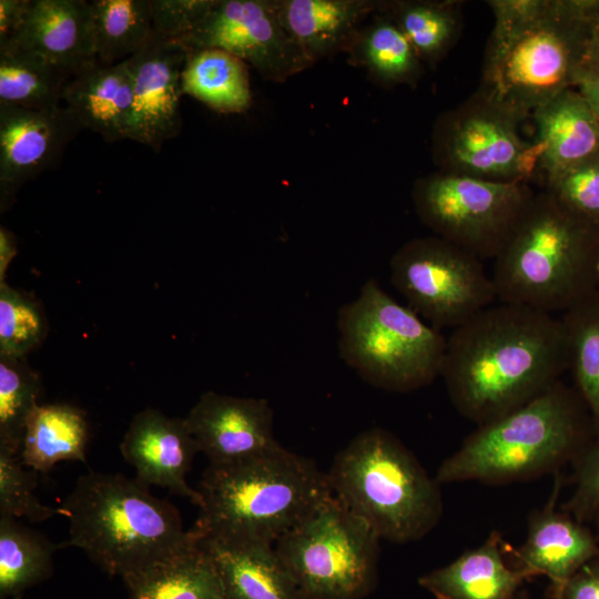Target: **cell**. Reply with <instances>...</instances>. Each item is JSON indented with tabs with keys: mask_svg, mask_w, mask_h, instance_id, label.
Masks as SVG:
<instances>
[{
	"mask_svg": "<svg viewBox=\"0 0 599 599\" xmlns=\"http://www.w3.org/2000/svg\"><path fill=\"white\" fill-rule=\"evenodd\" d=\"M568 368L561 318L500 303L453 329L440 376L457 412L479 426L527 404Z\"/></svg>",
	"mask_w": 599,
	"mask_h": 599,
	"instance_id": "6da1fadb",
	"label": "cell"
},
{
	"mask_svg": "<svg viewBox=\"0 0 599 599\" xmlns=\"http://www.w3.org/2000/svg\"><path fill=\"white\" fill-rule=\"evenodd\" d=\"M480 95L519 121L573 85L599 1L491 0Z\"/></svg>",
	"mask_w": 599,
	"mask_h": 599,
	"instance_id": "7a4b0ae2",
	"label": "cell"
},
{
	"mask_svg": "<svg viewBox=\"0 0 599 599\" xmlns=\"http://www.w3.org/2000/svg\"><path fill=\"white\" fill-rule=\"evenodd\" d=\"M62 509L69 519V539L59 547L83 550L125 582L202 540L195 529L184 528L171 502L122 474L81 475Z\"/></svg>",
	"mask_w": 599,
	"mask_h": 599,
	"instance_id": "3957f363",
	"label": "cell"
},
{
	"mask_svg": "<svg viewBox=\"0 0 599 599\" xmlns=\"http://www.w3.org/2000/svg\"><path fill=\"white\" fill-rule=\"evenodd\" d=\"M195 529L202 540L274 545L332 494L327 473L282 445L261 456L209 465Z\"/></svg>",
	"mask_w": 599,
	"mask_h": 599,
	"instance_id": "277c9868",
	"label": "cell"
},
{
	"mask_svg": "<svg viewBox=\"0 0 599 599\" xmlns=\"http://www.w3.org/2000/svg\"><path fill=\"white\" fill-rule=\"evenodd\" d=\"M595 437L577 390L561 380L521 407L479 425L439 466L441 484H506L536 478L577 458Z\"/></svg>",
	"mask_w": 599,
	"mask_h": 599,
	"instance_id": "5b68a950",
	"label": "cell"
},
{
	"mask_svg": "<svg viewBox=\"0 0 599 599\" xmlns=\"http://www.w3.org/2000/svg\"><path fill=\"white\" fill-rule=\"evenodd\" d=\"M497 300L565 313L599 285V226L544 192L495 258Z\"/></svg>",
	"mask_w": 599,
	"mask_h": 599,
	"instance_id": "8992f818",
	"label": "cell"
},
{
	"mask_svg": "<svg viewBox=\"0 0 599 599\" xmlns=\"http://www.w3.org/2000/svg\"><path fill=\"white\" fill-rule=\"evenodd\" d=\"M327 476L333 495L380 539L419 540L441 518L440 484L383 428L355 436L336 455Z\"/></svg>",
	"mask_w": 599,
	"mask_h": 599,
	"instance_id": "52a82bcc",
	"label": "cell"
},
{
	"mask_svg": "<svg viewBox=\"0 0 599 599\" xmlns=\"http://www.w3.org/2000/svg\"><path fill=\"white\" fill-rule=\"evenodd\" d=\"M341 358L368 384L407 393L440 376L447 338L367 280L337 314Z\"/></svg>",
	"mask_w": 599,
	"mask_h": 599,
	"instance_id": "ba28073f",
	"label": "cell"
},
{
	"mask_svg": "<svg viewBox=\"0 0 599 599\" xmlns=\"http://www.w3.org/2000/svg\"><path fill=\"white\" fill-rule=\"evenodd\" d=\"M379 540L332 493L274 548L302 599H363L376 586Z\"/></svg>",
	"mask_w": 599,
	"mask_h": 599,
	"instance_id": "9c48e42d",
	"label": "cell"
},
{
	"mask_svg": "<svg viewBox=\"0 0 599 599\" xmlns=\"http://www.w3.org/2000/svg\"><path fill=\"white\" fill-rule=\"evenodd\" d=\"M532 199L524 182L446 172L419 180L413 190L422 222L480 260L498 256Z\"/></svg>",
	"mask_w": 599,
	"mask_h": 599,
	"instance_id": "30bf717a",
	"label": "cell"
},
{
	"mask_svg": "<svg viewBox=\"0 0 599 599\" xmlns=\"http://www.w3.org/2000/svg\"><path fill=\"white\" fill-rule=\"evenodd\" d=\"M389 267L408 306L439 331L460 326L497 300L481 260L439 236L408 241Z\"/></svg>",
	"mask_w": 599,
	"mask_h": 599,
	"instance_id": "8fae6325",
	"label": "cell"
},
{
	"mask_svg": "<svg viewBox=\"0 0 599 599\" xmlns=\"http://www.w3.org/2000/svg\"><path fill=\"white\" fill-rule=\"evenodd\" d=\"M519 120L480 94L446 116L435 134L444 172L496 182H525L539 162V146L518 133Z\"/></svg>",
	"mask_w": 599,
	"mask_h": 599,
	"instance_id": "7c38bea8",
	"label": "cell"
},
{
	"mask_svg": "<svg viewBox=\"0 0 599 599\" xmlns=\"http://www.w3.org/2000/svg\"><path fill=\"white\" fill-rule=\"evenodd\" d=\"M177 42L189 51L224 50L276 83L314 65L280 22L274 0H214L202 22Z\"/></svg>",
	"mask_w": 599,
	"mask_h": 599,
	"instance_id": "4fadbf2b",
	"label": "cell"
},
{
	"mask_svg": "<svg viewBox=\"0 0 599 599\" xmlns=\"http://www.w3.org/2000/svg\"><path fill=\"white\" fill-rule=\"evenodd\" d=\"M83 130L68 106L34 110L0 104V209L7 210L28 181L58 165Z\"/></svg>",
	"mask_w": 599,
	"mask_h": 599,
	"instance_id": "5bb4252c",
	"label": "cell"
},
{
	"mask_svg": "<svg viewBox=\"0 0 599 599\" xmlns=\"http://www.w3.org/2000/svg\"><path fill=\"white\" fill-rule=\"evenodd\" d=\"M187 54L180 42L154 37L126 60L133 88L130 140L154 152L181 132V74Z\"/></svg>",
	"mask_w": 599,
	"mask_h": 599,
	"instance_id": "9a60e30c",
	"label": "cell"
},
{
	"mask_svg": "<svg viewBox=\"0 0 599 599\" xmlns=\"http://www.w3.org/2000/svg\"><path fill=\"white\" fill-rule=\"evenodd\" d=\"M184 419L211 465L254 458L281 445L273 433V409L264 398L209 390Z\"/></svg>",
	"mask_w": 599,
	"mask_h": 599,
	"instance_id": "2e32d148",
	"label": "cell"
},
{
	"mask_svg": "<svg viewBox=\"0 0 599 599\" xmlns=\"http://www.w3.org/2000/svg\"><path fill=\"white\" fill-rule=\"evenodd\" d=\"M120 450L136 473V480L149 487L165 488L195 506L202 496L186 483V475L200 448L184 418H172L154 408L138 413L120 444Z\"/></svg>",
	"mask_w": 599,
	"mask_h": 599,
	"instance_id": "e0dca14e",
	"label": "cell"
},
{
	"mask_svg": "<svg viewBox=\"0 0 599 599\" xmlns=\"http://www.w3.org/2000/svg\"><path fill=\"white\" fill-rule=\"evenodd\" d=\"M557 488L551 500L529 518L525 544L516 551L518 568L531 577L550 580V596L561 599L568 580L599 555L595 536L582 522L555 509Z\"/></svg>",
	"mask_w": 599,
	"mask_h": 599,
	"instance_id": "ac0fdd59",
	"label": "cell"
},
{
	"mask_svg": "<svg viewBox=\"0 0 599 599\" xmlns=\"http://www.w3.org/2000/svg\"><path fill=\"white\" fill-rule=\"evenodd\" d=\"M71 77L98 62L91 1L31 0L16 40Z\"/></svg>",
	"mask_w": 599,
	"mask_h": 599,
	"instance_id": "d6986e66",
	"label": "cell"
},
{
	"mask_svg": "<svg viewBox=\"0 0 599 599\" xmlns=\"http://www.w3.org/2000/svg\"><path fill=\"white\" fill-rule=\"evenodd\" d=\"M379 3L372 0H274L280 22L313 64L346 51Z\"/></svg>",
	"mask_w": 599,
	"mask_h": 599,
	"instance_id": "ffe728a7",
	"label": "cell"
},
{
	"mask_svg": "<svg viewBox=\"0 0 599 599\" xmlns=\"http://www.w3.org/2000/svg\"><path fill=\"white\" fill-rule=\"evenodd\" d=\"M63 101L83 129L100 134L106 142L130 140L133 88L126 61H98L73 75L64 89Z\"/></svg>",
	"mask_w": 599,
	"mask_h": 599,
	"instance_id": "44dd1931",
	"label": "cell"
},
{
	"mask_svg": "<svg viewBox=\"0 0 599 599\" xmlns=\"http://www.w3.org/2000/svg\"><path fill=\"white\" fill-rule=\"evenodd\" d=\"M531 578L506 565L500 535L494 531L483 545L422 576L418 583L437 599H516Z\"/></svg>",
	"mask_w": 599,
	"mask_h": 599,
	"instance_id": "7402d4cb",
	"label": "cell"
},
{
	"mask_svg": "<svg viewBox=\"0 0 599 599\" xmlns=\"http://www.w3.org/2000/svg\"><path fill=\"white\" fill-rule=\"evenodd\" d=\"M540 165L550 177L599 153V122L578 91L566 89L534 112Z\"/></svg>",
	"mask_w": 599,
	"mask_h": 599,
	"instance_id": "603a6c76",
	"label": "cell"
},
{
	"mask_svg": "<svg viewBox=\"0 0 599 599\" xmlns=\"http://www.w3.org/2000/svg\"><path fill=\"white\" fill-rule=\"evenodd\" d=\"M201 545L214 562L225 599H302L274 545L216 540Z\"/></svg>",
	"mask_w": 599,
	"mask_h": 599,
	"instance_id": "cb8c5ba5",
	"label": "cell"
},
{
	"mask_svg": "<svg viewBox=\"0 0 599 599\" xmlns=\"http://www.w3.org/2000/svg\"><path fill=\"white\" fill-rule=\"evenodd\" d=\"M89 426L84 413L70 404L38 405L30 414L20 449L24 466L47 474L59 461L87 463Z\"/></svg>",
	"mask_w": 599,
	"mask_h": 599,
	"instance_id": "d4e9b609",
	"label": "cell"
},
{
	"mask_svg": "<svg viewBox=\"0 0 599 599\" xmlns=\"http://www.w3.org/2000/svg\"><path fill=\"white\" fill-rule=\"evenodd\" d=\"M183 94L221 113H241L252 103L248 65L220 49L189 51L182 74Z\"/></svg>",
	"mask_w": 599,
	"mask_h": 599,
	"instance_id": "484cf974",
	"label": "cell"
},
{
	"mask_svg": "<svg viewBox=\"0 0 599 599\" xmlns=\"http://www.w3.org/2000/svg\"><path fill=\"white\" fill-rule=\"evenodd\" d=\"M71 78L17 41L0 44V104L34 110L60 108Z\"/></svg>",
	"mask_w": 599,
	"mask_h": 599,
	"instance_id": "4316f807",
	"label": "cell"
},
{
	"mask_svg": "<svg viewBox=\"0 0 599 599\" xmlns=\"http://www.w3.org/2000/svg\"><path fill=\"white\" fill-rule=\"evenodd\" d=\"M126 583L131 599H225L214 562L201 542Z\"/></svg>",
	"mask_w": 599,
	"mask_h": 599,
	"instance_id": "83f0119b",
	"label": "cell"
},
{
	"mask_svg": "<svg viewBox=\"0 0 599 599\" xmlns=\"http://www.w3.org/2000/svg\"><path fill=\"white\" fill-rule=\"evenodd\" d=\"M345 52L351 63L365 69L380 84H412L422 74L416 51L385 11L362 27Z\"/></svg>",
	"mask_w": 599,
	"mask_h": 599,
	"instance_id": "f1b7e54d",
	"label": "cell"
},
{
	"mask_svg": "<svg viewBox=\"0 0 599 599\" xmlns=\"http://www.w3.org/2000/svg\"><path fill=\"white\" fill-rule=\"evenodd\" d=\"M568 343L575 389L583 400L599 435V288L560 317Z\"/></svg>",
	"mask_w": 599,
	"mask_h": 599,
	"instance_id": "f546056e",
	"label": "cell"
},
{
	"mask_svg": "<svg viewBox=\"0 0 599 599\" xmlns=\"http://www.w3.org/2000/svg\"><path fill=\"white\" fill-rule=\"evenodd\" d=\"M91 6L100 63L126 61L155 37L150 0H92Z\"/></svg>",
	"mask_w": 599,
	"mask_h": 599,
	"instance_id": "4dcf8cb0",
	"label": "cell"
},
{
	"mask_svg": "<svg viewBox=\"0 0 599 599\" xmlns=\"http://www.w3.org/2000/svg\"><path fill=\"white\" fill-rule=\"evenodd\" d=\"M60 548L43 535L0 516V595L16 597L47 577L53 552Z\"/></svg>",
	"mask_w": 599,
	"mask_h": 599,
	"instance_id": "1f68e13d",
	"label": "cell"
},
{
	"mask_svg": "<svg viewBox=\"0 0 599 599\" xmlns=\"http://www.w3.org/2000/svg\"><path fill=\"white\" fill-rule=\"evenodd\" d=\"M386 12L413 45L420 61L436 62L458 30L451 2L397 1Z\"/></svg>",
	"mask_w": 599,
	"mask_h": 599,
	"instance_id": "d6a6232c",
	"label": "cell"
},
{
	"mask_svg": "<svg viewBox=\"0 0 599 599\" xmlns=\"http://www.w3.org/2000/svg\"><path fill=\"white\" fill-rule=\"evenodd\" d=\"M39 375L26 357L0 356V450L20 455L27 420L39 405Z\"/></svg>",
	"mask_w": 599,
	"mask_h": 599,
	"instance_id": "836d02e7",
	"label": "cell"
},
{
	"mask_svg": "<svg viewBox=\"0 0 599 599\" xmlns=\"http://www.w3.org/2000/svg\"><path fill=\"white\" fill-rule=\"evenodd\" d=\"M45 334L38 303L24 293L0 282V356L26 357Z\"/></svg>",
	"mask_w": 599,
	"mask_h": 599,
	"instance_id": "e575fe53",
	"label": "cell"
},
{
	"mask_svg": "<svg viewBox=\"0 0 599 599\" xmlns=\"http://www.w3.org/2000/svg\"><path fill=\"white\" fill-rule=\"evenodd\" d=\"M24 467L19 455L0 450V516L26 517L32 522L64 516L62 507L53 508L38 499V473Z\"/></svg>",
	"mask_w": 599,
	"mask_h": 599,
	"instance_id": "d590c367",
	"label": "cell"
},
{
	"mask_svg": "<svg viewBox=\"0 0 599 599\" xmlns=\"http://www.w3.org/2000/svg\"><path fill=\"white\" fill-rule=\"evenodd\" d=\"M546 192L599 226V153L547 177Z\"/></svg>",
	"mask_w": 599,
	"mask_h": 599,
	"instance_id": "8d00e7d4",
	"label": "cell"
},
{
	"mask_svg": "<svg viewBox=\"0 0 599 599\" xmlns=\"http://www.w3.org/2000/svg\"><path fill=\"white\" fill-rule=\"evenodd\" d=\"M154 35L179 41L205 18L214 0H150Z\"/></svg>",
	"mask_w": 599,
	"mask_h": 599,
	"instance_id": "74e56055",
	"label": "cell"
},
{
	"mask_svg": "<svg viewBox=\"0 0 599 599\" xmlns=\"http://www.w3.org/2000/svg\"><path fill=\"white\" fill-rule=\"evenodd\" d=\"M575 490L565 509L583 522L599 509V435L577 457Z\"/></svg>",
	"mask_w": 599,
	"mask_h": 599,
	"instance_id": "f35d334b",
	"label": "cell"
},
{
	"mask_svg": "<svg viewBox=\"0 0 599 599\" xmlns=\"http://www.w3.org/2000/svg\"><path fill=\"white\" fill-rule=\"evenodd\" d=\"M561 599H599V555L568 580Z\"/></svg>",
	"mask_w": 599,
	"mask_h": 599,
	"instance_id": "ab89813d",
	"label": "cell"
},
{
	"mask_svg": "<svg viewBox=\"0 0 599 599\" xmlns=\"http://www.w3.org/2000/svg\"><path fill=\"white\" fill-rule=\"evenodd\" d=\"M31 0H0V44L16 40Z\"/></svg>",
	"mask_w": 599,
	"mask_h": 599,
	"instance_id": "60d3db41",
	"label": "cell"
},
{
	"mask_svg": "<svg viewBox=\"0 0 599 599\" xmlns=\"http://www.w3.org/2000/svg\"><path fill=\"white\" fill-rule=\"evenodd\" d=\"M573 87L585 99L597 121L599 122V77L581 68L576 74Z\"/></svg>",
	"mask_w": 599,
	"mask_h": 599,
	"instance_id": "b9f144b4",
	"label": "cell"
},
{
	"mask_svg": "<svg viewBox=\"0 0 599 599\" xmlns=\"http://www.w3.org/2000/svg\"><path fill=\"white\" fill-rule=\"evenodd\" d=\"M17 254L16 236L7 227L0 226V282H4L7 268Z\"/></svg>",
	"mask_w": 599,
	"mask_h": 599,
	"instance_id": "7bdbcfd3",
	"label": "cell"
},
{
	"mask_svg": "<svg viewBox=\"0 0 599 599\" xmlns=\"http://www.w3.org/2000/svg\"><path fill=\"white\" fill-rule=\"evenodd\" d=\"M598 57H599V8L590 21L586 59L598 58Z\"/></svg>",
	"mask_w": 599,
	"mask_h": 599,
	"instance_id": "ee69618b",
	"label": "cell"
},
{
	"mask_svg": "<svg viewBox=\"0 0 599 599\" xmlns=\"http://www.w3.org/2000/svg\"><path fill=\"white\" fill-rule=\"evenodd\" d=\"M581 69L599 77V57L586 59Z\"/></svg>",
	"mask_w": 599,
	"mask_h": 599,
	"instance_id": "f6af8a7d",
	"label": "cell"
},
{
	"mask_svg": "<svg viewBox=\"0 0 599 599\" xmlns=\"http://www.w3.org/2000/svg\"><path fill=\"white\" fill-rule=\"evenodd\" d=\"M516 599H530L527 592H518Z\"/></svg>",
	"mask_w": 599,
	"mask_h": 599,
	"instance_id": "bcb514c9",
	"label": "cell"
},
{
	"mask_svg": "<svg viewBox=\"0 0 599 599\" xmlns=\"http://www.w3.org/2000/svg\"><path fill=\"white\" fill-rule=\"evenodd\" d=\"M595 517H597V520H598V530H599V509L597 510Z\"/></svg>",
	"mask_w": 599,
	"mask_h": 599,
	"instance_id": "7dc6e473",
	"label": "cell"
},
{
	"mask_svg": "<svg viewBox=\"0 0 599 599\" xmlns=\"http://www.w3.org/2000/svg\"><path fill=\"white\" fill-rule=\"evenodd\" d=\"M598 288H599V285H598Z\"/></svg>",
	"mask_w": 599,
	"mask_h": 599,
	"instance_id": "c3c4849f",
	"label": "cell"
}]
</instances>
